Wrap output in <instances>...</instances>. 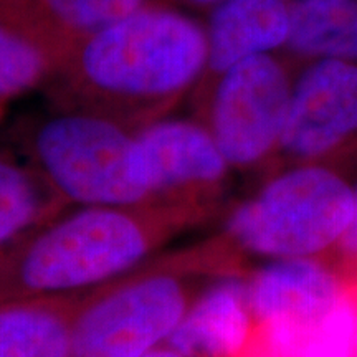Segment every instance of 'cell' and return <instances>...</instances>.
I'll return each instance as SVG.
<instances>
[{
    "label": "cell",
    "instance_id": "9",
    "mask_svg": "<svg viewBox=\"0 0 357 357\" xmlns=\"http://www.w3.org/2000/svg\"><path fill=\"white\" fill-rule=\"evenodd\" d=\"M247 281L255 323H311L329 314L349 291L314 258L273 260Z\"/></svg>",
    "mask_w": 357,
    "mask_h": 357
},
{
    "label": "cell",
    "instance_id": "8",
    "mask_svg": "<svg viewBox=\"0 0 357 357\" xmlns=\"http://www.w3.org/2000/svg\"><path fill=\"white\" fill-rule=\"evenodd\" d=\"M357 139V61H307L294 79L278 153L316 162Z\"/></svg>",
    "mask_w": 357,
    "mask_h": 357
},
{
    "label": "cell",
    "instance_id": "16",
    "mask_svg": "<svg viewBox=\"0 0 357 357\" xmlns=\"http://www.w3.org/2000/svg\"><path fill=\"white\" fill-rule=\"evenodd\" d=\"M63 24L89 35L142 8V0H43Z\"/></svg>",
    "mask_w": 357,
    "mask_h": 357
},
{
    "label": "cell",
    "instance_id": "15",
    "mask_svg": "<svg viewBox=\"0 0 357 357\" xmlns=\"http://www.w3.org/2000/svg\"><path fill=\"white\" fill-rule=\"evenodd\" d=\"M47 68V55L20 26L15 0H0V98L33 89Z\"/></svg>",
    "mask_w": 357,
    "mask_h": 357
},
{
    "label": "cell",
    "instance_id": "14",
    "mask_svg": "<svg viewBox=\"0 0 357 357\" xmlns=\"http://www.w3.org/2000/svg\"><path fill=\"white\" fill-rule=\"evenodd\" d=\"M284 48L305 61H357V0H293Z\"/></svg>",
    "mask_w": 357,
    "mask_h": 357
},
{
    "label": "cell",
    "instance_id": "13",
    "mask_svg": "<svg viewBox=\"0 0 357 357\" xmlns=\"http://www.w3.org/2000/svg\"><path fill=\"white\" fill-rule=\"evenodd\" d=\"M66 207L29 160L0 151V258Z\"/></svg>",
    "mask_w": 357,
    "mask_h": 357
},
{
    "label": "cell",
    "instance_id": "4",
    "mask_svg": "<svg viewBox=\"0 0 357 357\" xmlns=\"http://www.w3.org/2000/svg\"><path fill=\"white\" fill-rule=\"evenodd\" d=\"M354 213V192L318 162H300L276 174L230 212L227 240L266 257L312 258L341 242Z\"/></svg>",
    "mask_w": 357,
    "mask_h": 357
},
{
    "label": "cell",
    "instance_id": "7",
    "mask_svg": "<svg viewBox=\"0 0 357 357\" xmlns=\"http://www.w3.org/2000/svg\"><path fill=\"white\" fill-rule=\"evenodd\" d=\"M208 131L235 169L266 162L280 149L294 79L271 53L250 56L217 77Z\"/></svg>",
    "mask_w": 357,
    "mask_h": 357
},
{
    "label": "cell",
    "instance_id": "5",
    "mask_svg": "<svg viewBox=\"0 0 357 357\" xmlns=\"http://www.w3.org/2000/svg\"><path fill=\"white\" fill-rule=\"evenodd\" d=\"M29 162L65 205L149 207L134 134L95 111H70L45 121L30 139Z\"/></svg>",
    "mask_w": 357,
    "mask_h": 357
},
{
    "label": "cell",
    "instance_id": "3",
    "mask_svg": "<svg viewBox=\"0 0 357 357\" xmlns=\"http://www.w3.org/2000/svg\"><path fill=\"white\" fill-rule=\"evenodd\" d=\"M213 250L147 261L78 301L73 357H142L167 342L195 300L199 275L218 268Z\"/></svg>",
    "mask_w": 357,
    "mask_h": 357
},
{
    "label": "cell",
    "instance_id": "12",
    "mask_svg": "<svg viewBox=\"0 0 357 357\" xmlns=\"http://www.w3.org/2000/svg\"><path fill=\"white\" fill-rule=\"evenodd\" d=\"M79 298L0 303V357H73L71 328Z\"/></svg>",
    "mask_w": 357,
    "mask_h": 357
},
{
    "label": "cell",
    "instance_id": "11",
    "mask_svg": "<svg viewBox=\"0 0 357 357\" xmlns=\"http://www.w3.org/2000/svg\"><path fill=\"white\" fill-rule=\"evenodd\" d=\"M293 0H222L208 25V66L220 75L250 56L288 42Z\"/></svg>",
    "mask_w": 357,
    "mask_h": 357
},
{
    "label": "cell",
    "instance_id": "1",
    "mask_svg": "<svg viewBox=\"0 0 357 357\" xmlns=\"http://www.w3.org/2000/svg\"><path fill=\"white\" fill-rule=\"evenodd\" d=\"M184 229L153 207H75L0 258V303L82 298L137 270Z\"/></svg>",
    "mask_w": 357,
    "mask_h": 357
},
{
    "label": "cell",
    "instance_id": "18",
    "mask_svg": "<svg viewBox=\"0 0 357 357\" xmlns=\"http://www.w3.org/2000/svg\"><path fill=\"white\" fill-rule=\"evenodd\" d=\"M142 357H184V356H182L181 352H177L176 349H172L171 346H167V347H155V349L147 352V354Z\"/></svg>",
    "mask_w": 357,
    "mask_h": 357
},
{
    "label": "cell",
    "instance_id": "6",
    "mask_svg": "<svg viewBox=\"0 0 357 357\" xmlns=\"http://www.w3.org/2000/svg\"><path fill=\"white\" fill-rule=\"evenodd\" d=\"M134 153L149 207L184 230L211 215L231 166L207 126L187 119L154 121L134 134Z\"/></svg>",
    "mask_w": 357,
    "mask_h": 357
},
{
    "label": "cell",
    "instance_id": "2",
    "mask_svg": "<svg viewBox=\"0 0 357 357\" xmlns=\"http://www.w3.org/2000/svg\"><path fill=\"white\" fill-rule=\"evenodd\" d=\"M207 66V32L194 20L172 10L139 8L89 35L78 75L101 100L144 108L176 100Z\"/></svg>",
    "mask_w": 357,
    "mask_h": 357
},
{
    "label": "cell",
    "instance_id": "19",
    "mask_svg": "<svg viewBox=\"0 0 357 357\" xmlns=\"http://www.w3.org/2000/svg\"><path fill=\"white\" fill-rule=\"evenodd\" d=\"M189 2L202 3V6H207V3H218V2H222V0H189Z\"/></svg>",
    "mask_w": 357,
    "mask_h": 357
},
{
    "label": "cell",
    "instance_id": "20",
    "mask_svg": "<svg viewBox=\"0 0 357 357\" xmlns=\"http://www.w3.org/2000/svg\"><path fill=\"white\" fill-rule=\"evenodd\" d=\"M3 101L6 100H2V98H0V119H2V114H3Z\"/></svg>",
    "mask_w": 357,
    "mask_h": 357
},
{
    "label": "cell",
    "instance_id": "10",
    "mask_svg": "<svg viewBox=\"0 0 357 357\" xmlns=\"http://www.w3.org/2000/svg\"><path fill=\"white\" fill-rule=\"evenodd\" d=\"M253 321L247 278L218 275L200 289L167 346L184 357H236L252 339Z\"/></svg>",
    "mask_w": 357,
    "mask_h": 357
},
{
    "label": "cell",
    "instance_id": "17",
    "mask_svg": "<svg viewBox=\"0 0 357 357\" xmlns=\"http://www.w3.org/2000/svg\"><path fill=\"white\" fill-rule=\"evenodd\" d=\"M337 250L341 252V255L346 261L357 266V190L354 194V213H352V220L349 227H347V230L344 231V235H342L341 242L337 243Z\"/></svg>",
    "mask_w": 357,
    "mask_h": 357
}]
</instances>
